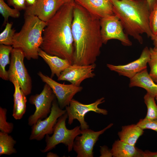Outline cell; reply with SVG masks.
Segmentation results:
<instances>
[{
  "instance_id": "6da1fadb",
  "label": "cell",
  "mask_w": 157,
  "mask_h": 157,
  "mask_svg": "<svg viewBox=\"0 0 157 157\" xmlns=\"http://www.w3.org/2000/svg\"><path fill=\"white\" fill-rule=\"evenodd\" d=\"M100 20L75 3L72 28L74 47L73 64L95 63L103 44Z\"/></svg>"
},
{
  "instance_id": "7a4b0ae2",
  "label": "cell",
  "mask_w": 157,
  "mask_h": 157,
  "mask_svg": "<svg viewBox=\"0 0 157 157\" xmlns=\"http://www.w3.org/2000/svg\"><path fill=\"white\" fill-rule=\"evenodd\" d=\"M74 0L64 3L48 21L40 48L47 54L73 63L74 51L72 23Z\"/></svg>"
},
{
  "instance_id": "3957f363",
  "label": "cell",
  "mask_w": 157,
  "mask_h": 157,
  "mask_svg": "<svg viewBox=\"0 0 157 157\" xmlns=\"http://www.w3.org/2000/svg\"><path fill=\"white\" fill-rule=\"evenodd\" d=\"M114 14L119 18L127 35L140 44L141 35L145 34L152 40L154 36L151 30L149 17L150 11L146 1L138 0H110Z\"/></svg>"
},
{
  "instance_id": "277c9868",
  "label": "cell",
  "mask_w": 157,
  "mask_h": 157,
  "mask_svg": "<svg viewBox=\"0 0 157 157\" xmlns=\"http://www.w3.org/2000/svg\"><path fill=\"white\" fill-rule=\"evenodd\" d=\"M24 22L20 30L15 33L12 47L20 49L28 60L38 58V50L42 42V33L46 22L37 16L24 15Z\"/></svg>"
},
{
  "instance_id": "5b68a950",
  "label": "cell",
  "mask_w": 157,
  "mask_h": 157,
  "mask_svg": "<svg viewBox=\"0 0 157 157\" xmlns=\"http://www.w3.org/2000/svg\"><path fill=\"white\" fill-rule=\"evenodd\" d=\"M68 118L66 112L59 117L54 127L52 135H46V145L45 148L41 151L43 153L48 152L54 148L58 144L62 143L67 147L68 152L72 151L73 144L76 137L81 134L80 126H77L72 129H67L66 126V121Z\"/></svg>"
},
{
  "instance_id": "8992f818",
  "label": "cell",
  "mask_w": 157,
  "mask_h": 157,
  "mask_svg": "<svg viewBox=\"0 0 157 157\" xmlns=\"http://www.w3.org/2000/svg\"><path fill=\"white\" fill-rule=\"evenodd\" d=\"M105 101V98L103 97L91 104H84L72 99L69 105L65 108L68 115V124H71L74 120L76 119L80 123L81 130L89 129V126L85 120V115L90 111L104 115H107L108 111L106 110L99 108L98 107L99 105Z\"/></svg>"
},
{
  "instance_id": "52a82bcc",
  "label": "cell",
  "mask_w": 157,
  "mask_h": 157,
  "mask_svg": "<svg viewBox=\"0 0 157 157\" xmlns=\"http://www.w3.org/2000/svg\"><path fill=\"white\" fill-rule=\"evenodd\" d=\"M10 55V63L7 71L8 76L14 75L17 78L24 93L26 96L28 95L31 92L32 82L24 63L25 58L24 53L20 49L13 48Z\"/></svg>"
},
{
  "instance_id": "ba28073f",
  "label": "cell",
  "mask_w": 157,
  "mask_h": 157,
  "mask_svg": "<svg viewBox=\"0 0 157 157\" xmlns=\"http://www.w3.org/2000/svg\"><path fill=\"white\" fill-rule=\"evenodd\" d=\"M56 98L51 89L46 83L40 94L30 96L29 101L35 106V110L28 118L29 125L32 126L38 120L47 117L50 113L52 102Z\"/></svg>"
},
{
  "instance_id": "9c48e42d",
  "label": "cell",
  "mask_w": 157,
  "mask_h": 157,
  "mask_svg": "<svg viewBox=\"0 0 157 157\" xmlns=\"http://www.w3.org/2000/svg\"><path fill=\"white\" fill-rule=\"evenodd\" d=\"M101 33L103 44L112 39L119 41L122 45L130 46L132 43L124 31L118 17L115 14L100 19Z\"/></svg>"
},
{
  "instance_id": "30bf717a",
  "label": "cell",
  "mask_w": 157,
  "mask_h": 157,
  "mask_svg": "<svg viewBox=\"0 0 157 157\" xmlns=\"http://www.w3.org/2000/svg\"><path fill=\"white\" fill-rule=\"evenodd\" d=\"M66 112L61 108L55 99L53 101L49 116L43 120H38L32 126L29 139L41 140L47 135L53 134L54 127L58 118Z\"/></svg>"
},
{
  "instance_id": "8fae6325",
  "label": "cell",
  "mask_w": 157,
  "mask_h": 157,
  "mask_svg": "<svg viewBox=\"0 0 157 157\" xmlns=\"http://www.w3.org/2000/svg\"><path fill=\"white\" fill-rule=\"evenodd\" d=\"M110 123L103 129L95 131L89 129L81 130V135L77 136L74 140L73 149L77 154V157H93V148L100 135L110 128Z\"/></svg>"
},
{
  "instance_id": "7c38bea8",
  "label": "cell",
  "mask_w": 157,
  "mask_h": 157,
  "mask_svg": "<svg viewBox=\"0 0 157 157\" xmlns=\"http://www.w3.org/2000/svg\"><path fill=\"white\" fill-rule=\"evenodd\" d=\"M38 74L42 81L51 88L57 99L60 107L62 109L68 106L74 96L83 89L82 87L76 86L72 84H65L59 83L40 71Z\"/></svg>"
},
{
  "instance_id": "4fadbf2b",
  "label": "cell",
  "mask_w": 157,
  "mask_h": 157,
  "mask_svg": "<svg viewBox=\"0 0 157 157\" xmlns=\"http://www.w3.org/2000/svg\"><path fill=\"white\" fill-rule=\"evenodd\" d=\"M150 56V49L146 47L142 50L140 57L132 62L123 65L107 64L106 66L110 70L130 79L138 73L147 68Z\"/></svg>"
},
{
  "instance_id": "5bb4252c",
  "label": "cell",
  "mask_w": 157,
  "mask_h": 157,
  "mask_svg": "<svg viewBox=\"0 0 157 157\" xmlns=\"http://www.w3.org/2000/svg\"><path fill=\"white\" fill-rule=\"evenodd\" d=\"M96 67L95 63L88 65L71 64L61 72L58 80L67 81L76 86H80L84 80L95 76L93 72Z\"/></svg>"
},
{
  "instance_id": "9a60e30c",
  "label": "cell",
  "mask_w": 157,
  "mask_h": 157,
  "mask_svg": "<svg viewBox=\"0 0 157 157\" xmlns=\"http://www.w3.org/2000/svg\"><path fill=\"white\" fill-rule=\"evenodd\" d=\"M65 3L63 0H37L34 5L26 7L24 15L36 16L47 22Z\"/></svg>"
},
{
  "instance_id": "2e32d148",
  "label": "cell",
  "mask_w": 157,
  "mask_h": 157,
  "mask_svg": "<svg viewBox=\"0 0 157 157\" xmlns=\"http://www.w3.org/2000/svg\"><path fill=\"white\" fill-rule=\"evenodd\" d=\"M92 14L100 19L115 15L110 0H74Z\"/></svg>"
},
{
  "instance_id": "e0dca14e",
  "label": "cell",
  "mask_w": 157,
  "mask_h": 157,
  "mask_svg": "<svg viewBox=\"0 0 157 157\" xmlns=\"http://www.w3.org/2000/svg\"><path fill=\"white\" fill-rule=\"evenodd\" d=\"M130 79V87L142 88L147 92L155 96L157 94V84L152 78L147 68L138 73Z\"/></svg>"
},
{
  "instance_id": "ac0fdd59",
  "label": "cell",
  "mask_w": 157,
  "mask_h": 157,
  "mask_svg": "<svg viewBox=\"0 0 157 157\" xmlns=\"http://www.w3.org/2000/svg\"><path fill=\"white\" fill-rule=\"evenodd\" d=\"M38 54L50 68L51 72V77L52 78L55 75L58 77L61 72L71 64L67 60L49 54L40 48L38 50Z\"/></svg>"
},
{
  "instance_id": "d6986e66",
  "label": "cell",
  "mask_w": 157,
  "mask_h": 157,
  "mask_svg": "<svg viewBox=\"0 0 157 157\" xmlns=\"http://www.w3.org/2000/svg\"><path fill=\"white\" fill-rule=\"evenodd\" d=\"M111 151L113 157H142L143 151L119 139L114 142Z\"/></svg>"
},
{
  "instance_id": "ffe728a7",
  "label": "cell",
  "mask_w": 157,
  "mask_h": 157,
  "mask_svg": "<svg viewBox=\"0 0 157 157\" xmlns=\"http://www.w3.org/2000/svg\"><path fill=\"white\" fill-rule=\"evenodd\" d=\"M144 133V130L136 124L122 126L117 135L121 140L135 145L138 139Z\"/></svg>"
},
{
  "instance_id": "44dd1931",
  "label": "cell",
  "mask_w": 157,
  "mask_h": 157,
  "mask_svg": "<svg viewBox=\"0 0 157 157\" xmlns=\"http://www.w3.org/2000/svg\"><path fill=\"white\" fill-rule=\"evenodd\" d=\"M13 48L12 46L0 45V77L5 80H8L6 67L7 65L10 64V55Z\"/></svg>"
},
{
  "instance_id": "7402d4cb",
  "label": "cell",
  "mask_w": 157,
  "mask_h": 157,
  "mask_svg": "<svg viewBox=\"0 0 157 157\" xmlns=\"http://www.w3.org/2000/svg\"><path fill=\"white\" fill-rule=\"evenodd\" d=\"M6 133L0 132V156L10 155L16 154L17 151L14 147L16 141Z\"/></svg>"
},
{
  "instance_id": "603a6c76",
  "label": "cell",
  "mask_w": 157,
  "mask_h": 157,
  "mask_svg": "<svg viewBox=\"0 0 157 157\" xmlns=\"http://www.w3.org/2000/svg\"><path fill=\"white\" fill-rule=\"evenodd\" d=\"M144 99L147 108V113L144 118L148 120L157 119V105L155 101V96L147 92Z\"/></svg>"
},
{
  "instance_id": "cb8c5ba5",
  "label": "cell",
  "mask_w": 157,
  "mask_h": 157,
  "mask_svg": "<svg viewBox=\"0 0 157 157\" xmlns=\"http://www.w3.org/2000/svg\"><path fill=\"white\" fill-rule=\"evenodd\" d=\"M13 24L7 22L4 30L0 34V44L12 46L13 39L15 30L12 28Z\"/></svg>"
},
{
  "instance_id": "d4e9b609",
  "label": "cell",
  "mask_w": 157,
  "mask_h": 157,
  "mask_svg": "<svg viewBox=\"0 0 157 157\" xmlns=\"http://www.w3.org/2000/svg\"><path fill=\"white\" fill-rule=\"evenodd\" d=\"M0 13L4 18V25L8 22L9 17L17 18L20 15L19 10L16 8H11L3 0H0Z\"/></svg>"
},
{
  "instance_id": "484cf974",
  "label": "cell",
  "mask_w": 157,
  "mask_h": 157,
  "mask_svg": "<svg viewBox=\"0 0 157 157\" xmlns=\"http://www.w3.org/2000/svg\"><path fill=\"white\" fill-rule=\"evenodd\" d=\"M7 110L0 107V130L1 131L9 134L13 131L14 125L12 123L7 121Z\"/></svg>"
},
{
  "instance_id": "4316f807",
  "label": "cell",
  "mask_w": 157,
  "mask_h": 157,
  "mask_svg": "<svg viewBox=\"0 0 157 157\" xmlns=\"http://www.w3.org/2000/svg\"><path fill=\"white\" fill-rule=\"evenodd\" d=\"M149 49L151 56L148 63L150 68L149 74L154 81L157 84V52L153 48Z\"/></svg>"
},
{
  "instance_id": "83f0119b",
  "label": "cell",
  "mask_w": 157,
  "mask_h": 157,
  "mask_svg": "<svg viewBox=\"0 0 157 157\" xmlns=\"http://www.w3.org/2000/svg\"><path fill=\"white\" fill-rule=\"evenodd\" d=\"M26 96L24 95L22 101L15 107L13 108L12 115L15 119H21L25 113L27 101Z\"/></svg>"
},
{
  "instance_id": "f1b7e54d",
  "label": "cell",
  "mask_w": 157,
  "mask_h": 157,
  "mask_svg": "<svg viewBox=\"0 0 157 157\" xmlns=\"http://www.w3.org/2000/svg\"><path fill=\"white\" fill-rule=\"evenodd\" d=\"M149 21L151 30L155 37L157 35V2L150 11Z\"/></svg>"
},
{
  "instance_id": "f546056e",
  "label": "cell",
  "mask_w": 157,
  "mask_h": 157,
  "mask_svg": "<svg viewBox=\"0 0 157 157\" xmlns=\"http://www.w3.org/2000/svg\"><path fill=\"white\" fill-rule=\"evenodd\" d=\"M136 124L143 130L150 129L154 131L157 133V119L148 120L141 119Z\"/></svg>"
},
{
  "instance_id": "4dcf8cb0",
  "label": "cell",
  "mask_w": 157,
  "mask_h": 157,
  "mask_svg": "<svg viewBox=\"0 0 157 157\" xmlns=\"http://www.w3.org/2000/svg\"><path fill=\"white\" fill-rule=\"evenodd\" d=\"M9 4L19 10H25L26 7L25 0H7Z\"/></svg>"
},
{
  "instance_id": "1f68e13d",
  "label": "cell",
  "mask_w": 157,
  "mask_h": 157,
  "mask_svg": "<svg viewBox=\"0 0 157 157\" xmlns=\"http://www.w3.org/2000/svg\"><path fill=\"white\" fill-rule=\"evenodd\" d=\"M100 152L101 154L100 157H113L111 149H109L106 146H101Z\"/></svg>"
},
{
  "instance_id": "d6a6232c",
  "label": "cell",
  "mask_w": 157,
  "mask_h": 157,
  "mask_svg": "<svg viewBox=\"0 0 157 157\" xmlns=\"http://www.w3.org/2000/svg\"><path fill=\"white\" fill-rule=\"evenodd\" d=\"M142 157H157V151H151L149 150L143 151Z\"/></svg>"
},
{
  "instance_id": "836d02e7",
  "label": "cell",
  "mask_w": 157,
  "mask_h": 157,
  "mask_svg": "<svg viewBox=\"0 0 157 157\" xmlns=\"http://www.w3.org/2000/svg\"><path fill=\"white\" fill-rule=\"evenodd\" d=\"M146 1L151 11L155 4L157 2V0H146Z\"/></svg>"
},
{
  "instance_id": "e575fe53",
  "label": "cell",
  "mask_w": 157,
  "mask_h": 157,
  "mask_svg": "<svg viewBox=\"0 0 157 157\" xmlns=\"http://www.w3.org/2000/svg\"><path fill=\"white\" fill-rule=\"evenodd\" d=\"M152 40L153 41L154 46L153 49L154 50L157 52V35L154 37Z\"/></svg>"
},
{
  "instance_id": "d590c367",
  "label": "cell",
  "mask_w": 157,
  "mask_h": 157,
  "mask_svg": "<svg viewBox=\"0 0 157 157\" xmlns=\"http://www.w3.org/2000/svg\"><path fill=\"white\" fill-rule=\"evenodd\" d=\"M26 4L28 6L34 5L36 2L37 0H25Z\"/></svg>"
},
{
  "instance_id": "8d00e7d4",
  "label": "cell",
  "mask_w": 157,
  "mask_h": 157,
  "mask_svg": "<svg viewBox=\"0 0 157 157\" xmlns=\"http://www.w3.org/2000/svg\"><path fill=\"white\" fill-rule=\"evenodd\" d=\"M47 157H58L59 156L56 154L51 152H48L47 155Z\"/></svg>"
},
{
  "instance_id": "74e56055",
  "label": "cell",
  "mask_w": 157,
  "mask_h": 157,
  "mask_svg": "<svg viewBox=\"0 0 157 157\" xmlns=\"http://www.w3.org/2000/svg\"><path fill=\"white\" fill-rule=\"evenodd\" d=\"M65 3L69 1H72V0H63Z\"/></svg>"
},
{
  "instance_id": "f35d334b",
  "label": "cell",
  "mask_w": 157,
  "mask_h": 157,
  "mask_svg": "<svg viewBox=\"0 0 157 157\" xmlns=\"http://www.w3.org/2000/svg\"><path fill=\"white\" fill-rule=\"evenodd\" d=\"M155 99L156 101H157V94L155 96Z\"/></svg>"
},
{
  "instance_id": "ab89813d",
  "label": "cell",
  "mask_w": 157,
  "mask_h": 157,
  "mask_svg": "<svg viewBox=\"0 0 157 157\" xmlns=\"http://www.w3.org/2000/svg\"></svg>"
}]
</instances>
